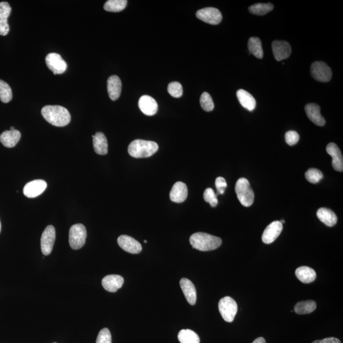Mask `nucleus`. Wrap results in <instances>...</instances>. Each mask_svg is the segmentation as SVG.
I'll return each mask as SVG.
<instances>
[{
  "mask_svg": "<svg viewBox=\"0 0 343 343\" xmlns=\"http://www.w3.org/2000/svg\"><path fill=\"white\" fill-rule=\"evenodd\" d=\"M108 92L112 101H116L120 96L121 82L118 76L113 75L108 80Z\"/></svg>",
  "mask_w": 343,
  "mask_h": 343,
  "instance_id": "5701e85b",
  "label": "nucleus"
},
{
  "mask_svg": "<svg viewBox=\"0 0 343 343\" xmlns=\"http://www.w3.org/2000/svg\"><path fill=\"white\" fill-rule=\"evenodd\" d=\"M56 240V229L53 226L49 225L43 232L41 238V249L45 256H48L53 251Z\"/></svg>",
  "mask_w": 343,
  "mask_h": 343,
  "instance_id": "9d476101",
  "label": "nucleus"
},
{
  "mask_svg": "<svg viewBox=\"0 0 343 343\" xmlns=\"http://www.w3.org/2000/svg\"><path fill=\"white\" fill-rule=\"evenodd\" d=\"M127 0H109L105 4L104 8L108 12H119L126 8Z\"/></svg>",
  "mask_w": 343,
  "mask_h": 343,
  "instance_id": "7c9ffc66",
  "label": "nucleus"
},
{
  "mask_svg": "<svg viewBox=\"0 0 343 343\" xmlns=\"http://www.w3.org/2000/svg\"><path fill=\"white\" fill-rule=\"evenodd\" d=\"M96 343H112V335L109 329L104 328L99 332Z\"/></svg>",
  "mask_w": 343,
  "mask_h": 343,
  "instance_id": "4c0bfd02",
  "label": "nucleus"
},
{
  "mask_svg": "<svg viewBox=\"0 0 343 343\" xmlns=\"http://www.w3.org/2000/svg\"><path fill=\"white\" fill-rule=\"evenodd\" d=\"M87 238V230L84 225L76 224L72 226L69 229V242L73 250L81 249L85 245Z\"/></svg>",
  "mask_w": 343,
  "mask_h": 343,
  "instance_id": "39448f33",
  "label": "nucleus"
},
{
  "mask_svg": "<svg viewBox=\"0 0 343 343\" xmlns=\"http://www.w3.org/2000/svg\"><path fill=\"white\" fill-rule=\"evenodd\" d=\"M311 343H342L340 340L336 338H325L324 340H316Z\"/></svg>",
  "mask_w": 343,
  "mask_h": 343,
  "instance_id": "a19ab883",
  "label": "nucleus"
},
{
  "mask_svg": "<svg viewBox=\"0 0 343 343\" xmlns=\"http://www.w3.org/2000/svg\"><path fill=\"white\" fill-rule=\"evenodd\" d=\"M295 276L304 284H310L315 281L317 274L312 268L308 266H301L295 270Z\"/></svg>",
  "mask_w": 343,
  "mask_h": 343,
  "instance_id": "a878e982",
  "label": "nucleus"
},
{
  "mask_svg": "<svg viewBox=\"0 0 343 343\" xmlns=\"http://www.w3.org/2000/svg\"><path fill=\"white\" fill-rule=\"evenodd\" d=\"M178 340L180 343H200L199 336L189 329H182L178 335Z\"/></svg>",
  "mask_w": 343,
  "mask_h": 343,
  "instance_id": "c756f323",
  "label": "nucleus"
},
{
  "mask_svg": "<svg viewBox=\"0 0 343 343\" xmlns=\"http://www.w3.org/2000/svg\"></svg>",
  "mask_w": 343,
  "mask_h": 343,
  "instance_id": "de8ad7c7",
  "label": "nucleus"
},
{
  "mask_svg": "<svg viewBox=\"0 0 343 343\" xmlns=\"http://www.w3.org/2000/svg\"><path fill=\"white\" fill-rule=\"evenodd\" d=\"M252 343H266L265 338L260 337L255 340Z\"/></svg>",
  "mask_w": 343,
  "mask_h": 343,
  "instance_id": "79ce46f5",
  "label": "nucleus"
},
{
  "mask_svg": "<svg viewBox=\"0 0 343 343\" xmlns=\"http://www.w3.org/2000/svg\"><path fill=\"white\" fill-rule=\"evenodd\" d=\"M189 242L194 249L200 251H210L220 247L222 244V240L218 236L198 232L191 236Z\"/></svg>",
  "mask_w": 343,
  "mask_h": 343,
  "instance_id": "f03ea898",
  "label": "nucleus"
},
{
  "mask_svg": "<svg viewBox=\"0 0 343 343\" xmlns=\"http://www.w3.org/2000/svg\"><path fill=\"white\" fill-rule=\"evenodd\" d=\"M299 135L295 131L290 130L286 134V141L290 146H294L298 143Z\"/></svg>",
  "mask_w": 343,
  "mask_h": 343,
  "instance_id": "58836bf2",
  "label": "nucleus"
},
{
  "mask_svg": "<svg viewBox=\"0 0 343 343\" xmlns=\"http://www.w3.org/2000/svg\"><path fill=\"white\" fill-rule=\"evenodd\" d=\"M282 223V224H283V223H285V221L282 220L281 221H280Z\"/></svg>",
  "mask_w": 343,
  "mask_h": 343,
  "instance_id": "37998d69",
  "label": "nucleus"
},
{
  "mask_svg": "<svg viewBox=\"0 0 343 343\" xmlns=\"http://www.w3.org/2000/svg\"><path fill=\"white\" fill-rule=\"evenodd\" d=\"M248 49L250 54H252L257 58L263 57V50L262 48V44L260 39L257 37L249 38L248 42Z\"/></svg>",
  "mask_w": 343,
  "mask_h": 343,
  "instance_id": "c85d7f7f",
  "label": "nucleus"
},
{
  "mask_svg": "<svg viewBox=\"0 0 343 343\" xmlns=\"http://www.w3.org/2000/svg\"><path fill=\"white\" fill-rule=\"evenodd\" d=\"M196 17L207 24L217 25L222 21V14L218 9L208 7L201 9L196 13Z\"/></svg>",
  "mask_w": 343,
  "mask_h": 343,
  "instance_id": "6e6552de",
  "label": "nucleus"
},
{
  "mask_svg": "<svg viewBox=\"0 0 343 343\" xmlns=\"http://www.w3.org/2000/svg\"><path fill=\"white\" fill-rule=\"evenodd\" d=\"M144 243H147L148 242L147 240H144Z\"/></svg>",
  "mask_w": 343,
  "mask_h": 343,
  "instance_id": "49530a36",
  "label": "nucleus"
},
{
  "mask_svg": "<svg viewBox=\"0 0 343 343\" xmlns=\"http://www.w3.org/2000/svg\"><path fill=\"white\" fill-rule=\"evenodd\" d=\"M323 177L324 176L322 172L317 169H310L305 173L307 180L313 184L318 183L321 180Z\"/></svg>",
  "mask_w": 343,
  "mask_h": 343,
  "instance_id": "f704fd0d",
  "label": "nucleus"
},
{
  "mask_svg": "<svg viewBox=\"0 0 343 343\" xmlns=\"http://www.w3.org/2000/svg\"><path fill=\"white\" fill-rule=\"evenodd\" d=\"M0 231H1V223H0Z\"/></svg>",
  "mask_w": 343,
  "mask_h": 343,
  "instance_id": "a18cd8bd",
  "label": "nucleus"
},
{
  "mask_svg": "<svg viewBox=\"0 0 343 343\" xmlns=\"http://www.w3.org/2000/svg\"><path fill=\"white\" fill-rule=\"evenodd\" d=\"M272 50L274 57L277 61L286 59L290 56V45L286 41H274L272 43Z\"/></svg>",
  "mask_w": 343,
  "mask_h": 343,
  "instance_id": "4468645a",
  "label": "nucleus"
},
{
  "mask_svg": "<svg viewBox=\"0 0 343 343\" xmlns=\"http://www.w3.org/2000/svg\"><path fill=\"white\" fill-rule=\"evenodd\" d=\"M235 192L239 202L243 206L248 207L253 204L254 193L247 179L242 177L237 180Z\"/></svg>",
  "mask_w": 343,
  "mask_h": 343,
  "instance_id": "20e7f679",
  "label": "nucleus"
},
{
  "mask_svg": "<svg viewBox=\"0 0 343 343\" xmlns=\"http://www.w3.org/2000/svg\"><path fill=\"white\" fill-rule=\"evenodd\" d=\"M283 229V225L279 221L272 222L266 227L262 236V240L266 244H270L274 242L281 234Z\"/></svg>",
  "mask_w": 343,
  "mask_h": 343,
  "instance_id": "9b49d317",
  "label": "nucleus"
},
{
  "mask_svg": "<svg viewBox=\"0 0 343 343\" xmlns=\"http://www.w3.org/2000/svg\"><path fill=\"white\" fill-rule=\"evenodd\" d=\"M200 105L202 109L205 112H212L214 108V104L213 98L207 92H204L200 97Z\"/></svg>",
  "mask_w": 343,
  "mask_h": 343,
  "instance_id": "72a5a7b5",
  "label": "nucleus"
},
{
  "mask_svg": "<svg viewBox=\"0 0 343 343\" xmlns=\"http://www.w3.org/2000/svg\"><path fill=\"white\" fill-rule=\"evenodd\" d=\"M310 71L312 77L320 82H329L333 75L331 69L324 62H313L311 65Z\"/></svg>",
  "mask_w": 343,
  "mask_h": 343,
  "instance_id": "0eeeda50",
  "label": "nucleus"
},
{
  "mask_svg": "<svg viewBox=\"0 0 343 343\" xmlns=\"http://www.w3.org/2000/svg\"><path fill=\"white\" fill-rule=\"evenodd\" d=\"M304 109L308 118L315 125L322 127L326 124V119L320 114V107L317 104H308Z\"/></svg>",
  "mask_w": 343,
  "mask_h": 343,
  "instance_id": "f3484780",
  "label": "nucleus"
},
{
  "mask_svg": "<svg viewBox=\"0 0 343 343\" xmlns=\"http://www.w3.org/2000/svg\"><path fill=\"white\" fill-rule=\"evenodd\" d=\"M237 98L241 105L245 109L252 112L256 106V100L249 92L243 89L238 90L236 92Z\"/></svg>",
  "mask_w": 343,
  "mask_h": 343,
  "instance_id": "bb28decb",
  "label": "nucleus"
},
{
  "mask_svg": "<svg viewBox=\"0 0 343 343\" xmlns=\"http://www.w3.org/2000/svg\"><path fill=\"white\" fill-rule=\"evenodd\" d=\"M124 279L120 275H110L103 279L102 285L105 289L110 292H115L122 286Z\"/></svg>",
  "mask_w": 343,
  "mask_h": 343,
  "instance_id": "6ab92c4d",
  "label": "nucleus"
},
{
  "mask_svg": "<svg viewBox=\"0 0 343 343\" xmlns=\"http://www.w3.org/2000/svg\"><path fill=\"white\" fill-rule=\"evenodd\" d=\"M168 90L169 94L175 98H180L183 93L181 84L177 82L169 83Z\"/></svg>",
  "mask_w": 343,
  "mask_h": 343,
  "instance_id": "c9c22d12",
  "label": "nucleus"
},
{
  "mask_svg": "<svg viewBox=\"0 0 343 343\" xmlns=\"http://www.w3.org/2000/svg\"><path fill=\"white\" fill-rule=\"evenodd\" d=\"M219 310L223 319L227 322H232L238 311V305L235 301L231 297H223L219 302Z\"/></svg>",
  "mask_w": 343,
  "mask_h": 343,
  "instance_id": "423d86ee",
  "label": "nucleus"
},
{
  "mask_svg": "<svg viewBox=\"0 0 343 343\" xmlns=\"http://www.w3.org/2000/svg\"><path fill=\"white\" fill-rule=\"evenodd\" d=\"M204 198L206 202L209 203L212 207H216L218 204V198L214 191L212 188L205 189L204 193Z\"/></svg>",
  "mask_w": 343,
  "mask_h": 343,
  "instance_id": "e433bc0d",
  "label": "nucleus"
},
{
  "mask_svg": "<svg viewBox=\"0 0 343 343\" xmlns=\"http://www.w3.org/2000/svg\"><path fill=\"white\" fill-rule=\"evenodd\" d=\"M15 130L14 127H10V130Z\"/></svg>",
  "mask_w": 343,
  "mask_h": 343,
  "instance_id": "c03bdc74",
  "label": "nucleus"
},
{
  "mask_svg": "<svg viewBox=\"0 0 343 343\" xmlns=\"http://www.w3.org/2000/svg\"><path fill=\"white\" fill-rule=\"evenodd\" d=\"M117 241H118L119 247L128 253L139 254L143 249L141 243L138 241L128 235L119 236Z\"/></svg>",
  "mask_w": 343,
  "mask_h": 343,
  "instance_id": "f8f14e48",
  "label": "nucleus"
},
{
  "mask_svg": "<svg viewBox=\"0 0 343 343\" xmlns=\"http://www.w3.org/2000/svg\"><path fill=\"white\" fill-rule=\"evenodd\" d=\"M42 114L46 121L56 127H64L71 121L68 110L61 106H46L42 108Z\"/></svg>",
  "mask_w": 343,
  "mask_h": 343,
  "instance_id": "f257e3e1",
  "label": "nucleus"
},
{
  "mask_svg": "<svg viewBox=\"0 0 343 343\" xmlns=\"http://www.w3.org/2000/svg\"><path fill=\"white\" fill-rule=\"evenodd\" d=\"M274 8V4L272 3H256L250 6L249 10L252 14L264 15L271 12Z\"/></svg>",
  "mask_w": 343,
  "mask_h": 343,
  "instance_id": "2f4dec72",
  "label": "nucleus"
},
{
  "mask_svg": "<svg viewBox=\"0 0 343 343\" xmlns=\"http://www.w3.org/2000/svg\"><path fill=\"white\" fill-rule=\"evenodd\" d=\"M327 152L333 158L332 165L335 171L342 172L343 171V158L342 152L335 143H329L327 146Z\"/></svg>",
  "mask_w": 343,
  "mask_h": 343,
  "instance_id": "2eb2a0df",
  "label": "nucleus"
},
{
  "mask_svg": "<svg viewBox=\"0 0 343 343\" xmlns=\"http://www.w3.org/2000/svg\"><path fill=\"white\" fill-rule=\"evenodd\" d=\"M21 137L19 130H6L0 135V142L6 148H13L19 143Z\"/></svg>",
  "mask_w": 343,
  "mask_h": 343,
  "instance_id": "4be33fe9",
  "label": "nucleus"
},
{
  "mask_svg": "<svg viewBox=\"0 0 343 343\" xmlns=\"http://www.w3.org/2000/svg\"><path fill=\"white\" fill-rule=\"evenodd\" d=\"M317 308V303L313 300L297 302L294 306V311L297 314L304 315L312 313Z\"/></svg>",
  "mask_w": 343,
  "mask_h": 343,
  "instance_id": "cd10ccee",
  "label": "nucleus"
},
{
  "mask_svg": "<svg viewBox=\"0 0 343 343\" xmlns=\"http://www.w3.org/2000/svg\"><path fill=\"white\" fill-rule=\"evenodd\" d=\"M139 107L141 112L147 116H153L158 111L157 101L149 96H143L140 98Z\"/></svg>",
  "mask_w": 343,
  "mask_h": 343,
  "instance_id": "a211bd4d",
  "label": "nucleus"
},
{
  "mask_svg": "<svg viewBox=\"0 0 343 343\" xmlns=\"http://www.w3.org/2000/svg\"><path fill=\"white\" fill-rule=\"evenodd\" d=\"M317 218L329 227H333L338 222L337 216L332 210L322 207L317 211Z\"/></svg>",
  "mask_w": 343,
  "mask_h": 343,
  "instance_id": "b1692460",
  "label": "nucleus"
},
{
  "mask_svg": "<svg viewBox=\"0 0 343 343\" xmlns=\"http://www.w3.org/2000/svg\"><path fill=\"white\" fill-rule=\"evenodd\" d=\"M188 196V188L182 182H177L173 185L170 193V198L175 203L184 202Z\"/></svg>",
  "mask_w": 343,
  "mask_h": 343,
  "instance_id": "aec40b11",
  "label": "nucleus"
},
{
  "mask_svg": "<svg viewBox=\"0 0 343 343\" xmlns=\"http://www.w3.org/2000/svg\"><path fill=\"white\" fill-rule=\"evenodd\" d=\"M47 187V182L44 180H34L25 185L23 192L28 198H35L44 192Z\"/></svg>",
  "mask_w": 343,
  "mask_h": 343,
  "instance_id": "ddd939ff",
  "label": "nucleus"
},
{
  "mask_svg": "<svg viewBox=\"0 0 343 343\" xmlns=\"http://www.w3.org/2000/svg\"><path fill=\"white\" fill-rule=\"evenodd\" d=\"M216 187L218 191V195H223L227 188V183L224 177H219L216 180Z\"/></svg>",
  "mask_w": 343,
  "mask_h": 343,
  "instance_id": "ea45409f",
  "label": "nucleus"
},
{
  "mask_svg": "<svg viewBox=\"0 0 343 343\" xmlns=\"http://www.w3.org/2000/svg\"><path fill=\"white\" fill-rule=\"evenodd\" d=\"M180 286L188 303L191 305H195L196 302V290L192 282L188 279H182L180 281Z\"/></svg>",
  "mask_w": 343,
  "mask_h": 343,
  "instance_id": "412c9836",
  "label": "nucleus"
},
{
  "mask_svg": "<svg viewBox=\"0 0 343 343\" xmlns=\"http://www.w3.org/2000/svg\"><path fill=\"white\" fill-rule=\"evenodd\" d=\"M12 8L7 2L0 3V35H8L10 28L8 24V17L10 15Z\"/></svg>",
  "mask_w": 343,
  "mask_h": 343,
  "instance_id": "dca6fc26",
  "label": "nucleus"
},
{
  "mask_svg": "<svg viewBox=\"0 0 343 343\" xmlns=\"http://www.w3.org/2000/svg\"><path fill=\"white\" fill-rule=\"evenodd\" d=\"M159 150V145L153 141L136 139L129 144L128 152L131 157L141 159L150 157Z\"/></svg>",
  "mask_w": 343,
  "mask_h": 343,
  "instance_id": "7ed1b4c3",
  "label": "nucleus"
},
{
  "mask_svg": "<svg viewBox=\"0 0 343 343\" xmlns=\"http://www.w3.org/2000/svg\"><path fill=\"white\" fill-rule=\"evenodd\" d=\"M93 137V145L95 152L101 155H107L108 152V144L107 137L102 132H97Z\"/></svg>",
  "mask_w": 343,
  "mask_h": 343,
  "instance_id": "393cba45",
  "label": "nucleus"
},
{
  "mask_svg": "<svg viewBox=\"0 0 343 343\" xmlns=\"http://www.w3.org/2000/svg\"><path fill=\"white\" fill-rule=\"evenodd\" d=\"M45 62L47 67L54 74L64 73L67 69V63L58 54H49L45 58Z\"/></svg>",
  "mask_w": 343,
  "mask_h": 343,
  "instance_id": "1a4fd4ad",
  "label": "nucleus"
},
{
  "mask_svg": "<svg viewBox=\"0 0 343 343\" xmlns=\"http://www.w3.org/2000/svg\"><path fill=\"white\" fill-rule=\"evenodd\" d=\"M12 91L10 85L0 80V100L2 103H8L12 99Z\"/></svg>",
  "mask_w": 343,
  "mask_h": 343,
  "instance_id": "473e14b6",
  "label": "nucleus"
}]
</instances>
